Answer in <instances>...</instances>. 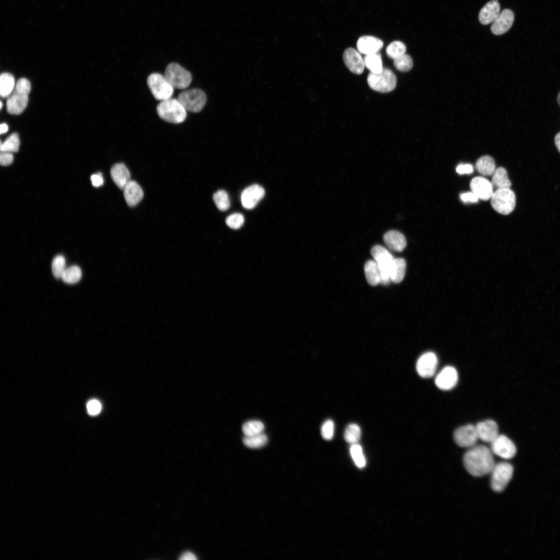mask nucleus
<instances>
[{
    "instance_id": "0eeeda50",
    "label": "nucleus",
    "mask_w": 560,
    "mask_h": 560,
    "mask_svg": "<svg viewBox=\"0 0 560 560\" xmlns=\"http://www.w3.org/2000/svg\"><path fill=\"white\" fill-rule=\"evenodd\" d=\"M147 81L151 93L157 100L162 101L171 98L173 95L175 89L164 75L153 73L148 77Z\"/></svg>"
},
{
    "instance_id": "7ed1b4c3",
    "label": "nucleus",
    "mask_w": 560,
    "mask_h": 560,
    "mask_svg": "<svg viewBox=\"0 0 560 560\" xmlns=\"http://www.w3.org/2000/svg\"><path fill=\"white\" fill-rule=\"evenodd\" d=\"M367 82L372 90L381 93H388L396 89L397 78L391 70L383 68L379 73H370L367 77Z\"/></svg>"
},
{
    "instance_id": "de8ad7c7",
    "label": "nucleus",
    "mask_w": 560,
    "mask_h": 560,
    "mask_svg": "<svg viewBox=\"0 0 560 560\" xmlns=\"http://www.w3.org/2000/svg\"><path fill=\"white\" fill-rule=\"evenodd\" d=\"M460 198L464 202H477L479 200L478 196L472 192L462 194Z\"/></svg>"
},
{
    "instance_id": "49530a36",
    "label": "nucleus",
    "mask_w": 560,
    "mask_h": 560,
    "mask_svg": "<svg viewBox=\"0 0 560 560\" xmlns=\"http://www.w3.org/2000/svg\"><path fill=\"white\" fill-rule=\"evenodd\" d=\"M456 171L460 175L471 174L473 172V168L470 164H461L458 166Z\"/></svg>"
},
{
    "instance_id": "4468645a",
    "label": "nucleus",
    "mask_w": 560,
    "mask_h": 560,
    "mask_svg": "<svg viewBox=\"0 0 560 560\" xmlns=\"http://www.w3.org/2000/svg\"><path fill=\"white\" fill-rule=\"evenodd\" d=\"M344 64L348 69L356 74L363 73L365 67L364 58L361 53L353 48H348L343 55Z\"/></svg>"
},
{
    "instance_id": "58836bf2",
    "label": "nucleus",
    "mask_w": 560,
    "mask_h": 560,
    "mask_svg": "<svg viewBox=\"0 0 560 560\" xmlns=\"http://www.w3.org/2000/svg\"><path fill=\"white\" fill-rule=\"evenodd\" d=\"M394 66L399 71L408 72L413 67V60L409 55L405 54L394 60Z\"/></svg>"
},
{
    "instance_id": "9b49d317",
    "label": "nucleus",
    "mask_w": 560,
    "mask_h": 560,
    "mask_svg": "<svg viewBox=\"0 0 560 560\" xmlns=\"http://www.w3.org/2000/svg\"><path fill=\"white\" fill-rule=\"evenodd\" d=\"M438 359L433 352H426L422 355L417 361L416 369L419 375L424 378L433 377L438 366Z\"/></svg>"
},
{
    "instance_id": "9d476101",
    "label": "nucleus",
    "mask_w": 560,
    "mask_h": 560,
    "mask_svg": "<svg viewBox=\"0 0 560 560\" xmlns=\"http://www.w3.org/2000/svg\"><path fill=\"white\" fill-rule=\"evenodd\" d=\"M453 437L457 445L462 448H471L476 445L479 440L476 427L471 424L458 428Z\"/></svg>"
},
{
    "instance_id": "79ce46f5",
    "label": "nucleus",
    "mask_w": 560,
    "mask_h": 560,
    "mask_svg": "<svg viewBox=\"0 0 560 560\" xmlns=\"http://www.w3.org/2000/svg\"><path fill=\"white\" fill-rule=\"evenodd\" d=\"M335 425L331 420L326 421L321 428V434L324 439L331 440L334 434Z\"/></svg>"
},
{
    "instance_id": "a211bd4d",
    "label": "nucleus",
    "mask_w": 560,
    "mask_h": 560,
    "mask_svg": "<svg viewBox=\"0 0 560 560\" xmlns=\"http://www.w3.org/2000/svg\"><path fill=\"white\" fill-rule=\"evenodd\" d=\"M383 47V41L372 36H362L357 42L358 51L365 55L377 53Z\"/></svg>"
},
{
    "instance_id": "603ef678",
    "label": "nucleus",
    "mask_w": 560,
    "mask_h": 560,
    "mask_svg": "<svg viewBox=\"0 0 560 560\" xmlns=\"http://www.w3.org/2000/svg\"><path fill=\"white\" fill-rule=\"evenodd\" d=\"M9 130V127L7 123H3L0 126V133L4 134L6 133Z\"/></svg>"
},
{
    "instance_id": "a878e982",
    "label": "nucleus",
    "mask_w": 560,
    "mask_h": 560,
    "mask_svg": "<svg viewBox=\"0 0 560 560\" xmlns=\"http://www.w3.org/2000/svg\"><path fill=\"white\" fill-rule=\"evenodd\" d=\"M406 271V263L403 258H395L390 269L391 281L399 283L404 279Z\"/></svg>"
},
{
    "instance_id": "c03bdc74",
    "label": "nucleus",
    "mask_w": 560,
    "mask_h": 560,
    "mask_svg": "<svg viewBox=\"0 0 560 560\" xmlns=\"http://www.w3.org/2000/svg\"><path fill=\"white\" fill-rule=\"evenodd\" d=\"M87 408L90 414L95 416L100 412L102 409V406L98 401L93 400L88 403Z\"/></svg>"
},
{
    "instance_id": "4c0bfd02",
    "label": "nucleus",
    "mask_w": 560,
    "mask_h": 560,
    "mask_svg": "<svg viewBox=\"0 0 560 560\" xmlns=\"http://www.w3.org/2000/svg\"><path fill=\"white\" fill-rule=\"evenodd\" d=\"M66 265V261L64 256L58 255L54 258L52 268L53 275L56 278H61L63 273L67 268Z\"/></svg>"
},
{
    "instance_id": "20e7f679",
    "label": "nucleus",
    "mask_w": 560,
    "mask_h": 560,
    "mask_svg": "<svg viewBox=\"0 0 560 560\" xmlns=\"http://www.w3.org/2000/svg\"><path fill=\"white\" fill-rule=\"evenodd\" d=\"M371 254L377 264L381 282L383 284L389 283L391 280L390 269L395 258L388 251L380 245L375 246Z\"/></svg>"
},
{
    "instance_id": "6ab92c4d",
    "label": "nucleus",
    "mask_w": 560,
    "mask_h": 560,
    "mask_svg": "<svg viewBox=\"0 0 560 560\" xmlns=\"http://www.w3.org/2000/svg\"><path fill=\"white\" fill-rule=\"evenodd\" d=\"M476 427L479 439L484 442L491 443L499 435L498 426L493 420L481 422Z\"/></svg>"
},
{
    "instance_id": "2eb2a0df",
    "label": "nucleus",
    "mask_w": 560,
    "mask_h": 560,
    "mask_svg": "<svg viewBox=\"0 0 560 560\" xmlns=\"http://www.w3.org/2000/svg\"><path fill=\"white\" fill-rule=\"evenodd\" d=\"M470 188L479 199L487 201L491 199L494 190L492 183L484 177H478L472 179Z\"/></svg>"
},
{
    "instance_id": "412c9836",
    "label": "nucleus",
    "mask_w": 560,
    "mask_h": 560,
    "mask_svg": "<svg viewBox=\"0 0 560 560\" xmlns=\"http://www.w3.org/2000/svg\"><path fill=\"white\" fill-rule=\"evenodd\" d=\"M123 190L125 200L129 206L136 205L143 197L144 193L141 188L135 181H129Z\"/></svg>"
},
{
    "instance_id": "ddd939ff",
    "label": "nucleus",
    "mask_w": 560,
    "mask_h": 560,
    "mask_svg": "<svg viewBox=\"0 0 560 560\" xmlns=\"http://www.w3.org/2000/svg\"><path fill=\"white\" fill-rule=\"evenodd\" d=\"M458 381V374L455 368L446 366L437 375L435 382L442 390L448 391L455 386Z\"/></svg>"
},
{
    "instance_id": "f257e3e1",
    "label": "nucleus",
    "mask_w": 560,
    "mask_h": 560,
    "mask_svg": "<svg viewBox=\"0 0 560 560\" xmlns=\"http://www.w3.org/2000/svg\"><path fill=\"white\" fill-rule=\"evenodd\" d=\"M493 454L491 450L485 446H473L464 456V466L472 476L483 477L488 475L495 465Z\"/></svg>"
},
{
    "instance_id": "3c124183",
    "label": "nucleus",
    "mask_w": 560,
    "mask_h": 560,
    "mask_svg": "<svg viewBox=\"0 0 560 560\" xmlns=\"http://www.w3.org/2000/svg\"><path fill=\"white\" fill-rule=\"evenodd\" d=\"M554 142L557 150L560 153V132L556 135L554 139Z\"/></svg>"
},
{
    "instance_id": "5fc2aeb1",
    "label": "nucleus",
    "mask_w": 560,
    "mask_h": 560,
    "mask_svg": "<svg viewBox=\"0 0 560 560\" xmlns=\"http://www.w3.org/2000/svg\"><path fill=\"white\" fill-rule=\"evenodd\" d=\"M0 104H1V107H0V108L2 109V108H3V103H2V102H1V103H0Z\"/></svg>"
},
{
    "instance_id": "6e6552de",
    "label": "nucleus",
    "mask_w": 560,
    "mask_h": 560,
    "mask_svg": "<svg viewBox=\"0 0 560 560\" xmlns=\"http://www.w3.org/2000/svg\"><path fill=\"white\" fill-rule=\"evenodd\" d=\"M513 472V466L508 463L495 464L490 473L492 490L496 492L503 491L511 480Z\"/></svg>"
},
{
    "instance_id": "bb28decb",
    "label": "nucleus",
    "mask_w": 560,
    "mask_h": 560,
    "mask_svg": "<svg viewBox=\"0 0 560 560\" xmlns=\"http://www.w3.org/2000/svg\"><path fill=\"white\" fill-rule=\"evenodd\" d=\"M493 190L510 188L511 183L509 179L508 173L505 169L500 167L496 169L492 180Z\"/></svg>"
},
{
    "instance_id": "09e8293b",
    "label": "nucleus",
    "mask_w": 560,
    "mask_h": 560,
    "mask_svg": "<svg viewBox=\"0 0 560 560\" xmlns=\"http://www.w3.org/2000/svg\"><path fill=\"white\" fill-rule=\"evenodd\" d=\"M91 181L93 185L96 188L101 186L104 184L103 177L101 173L93 175L91 176Z\"/></svg>"
},
{
    "instance_id": "393cba45",
    "label": "nucleus",
    "mask_w": 560,
    "mask_h": 560,
    "mask_svg": "<svg viewBox=\"0 0 560 560\" xmlns=\"http://www.w3.org/2000/svg\"><path fill=\"white\" fill-rule=\"evenodd\" d=\"M475 167L479 173L484 176H493L496 170L494 159L487 155L481 157L476 162Z\"/></svg>"
},
{
    "instance_id": "a18cd8bd",
    "label": "nucleus",
    "mask_w": 560,
    "mask_h": 560,
    "mask_svg": "<svg viewBox=\"0 0 560 560\" xmlns=\"http://www.w3.org/2000/svg\"><path fill=\"white\" fill-rule=\"evenodd\" d=\"M14 160V156L11 153L2 152L0 155V163L2 165L7 166L11 164Z\"/></svg>"
},
{
    "instance_id": "39448f33",
    "label": "nucleus",
    "mask_w": 560,
    "mask_h": 560,
    "mask_svg": "<svg viewBox=\"0 0 560 560\" xmlns=\"http://www.w3.org/2000/svg\"><path fill=\"white\" fill-rule=\"evenodd\" d=\"M491 205L499 213L509 215L514 210L516 197L510 188L501 189L494 192L491 198Z\"/></svg>"
},
{
    "instance_id": "72a5a7b5",
    "label": "nucleus",
    "mask_w": 560,
    "mask_h": 560,
    "mask_svg": "<svg viewBox=\"0 0 560 560\" xmlns=\"http://www.w3.org/2000/svg\"><path fill=\"white\" fill-rule=\"evenodd\" d=\"M268 441L267 437L263 433L251 437H245L243 441L247 447L257 449L265 446Z\"/></svg>"
},
{
    "instance_id": "c9c22d12",
    "label": "nucleus",
    "mask_w": 560,
    "mask_h": 560,
    "mask_svg": "<svg viewBox=\"0 0 560 560\" xmlns=\"http://www.w3.org/2000/svg\"><path fill=\"white\" fill-rule=\"evenodd\" d=\"M20 140L17 133L12 134L6 140L1 142V152L16 153L19 151Z\"/></svg>"
},
{
    "instance_id": "7c9ffc66",
    "label": "nucleus",
    "mask_w": 560,
    "mask_h": 560,
    "mask_svg": "<svg viewBox=\"0 0 560 560\" xmlns=\"http://www.w3.org/2000/svg\"><path fill=\"white\" fill-rule=\"evenodd\" d=\"M265 426L260 421L252 420L245 423L242 426V431L245 437H251L263 433Z\"/></svg>"
},
{
    "instance_id": "2f4dec72",
    "label": "nucleus",
    "mask_w": 560,
    "mask_h": 560,
    "mask_svg": "<svg viewBox=\"0 0 560 560\" xmlns=\"http://www.w3.org/2000/svg\"><path fill=\"white\" fill-rule=\"evenodd\" d=\"M81 277L80 268L77 266H72L66 269L61 279L66 283L74 284L78 282Z\"/></svg>"
},
{
    "instance_id": "f8f14e48",
    "label": "nucleus",
    "mask_w": 560,
    "mask_h": 560,
    "mask_svg": "<svg viewBox=\"0 0 560 560\" xmlns=\"http://www.w3.org/2000/svg\"><path fill=\"white\" fill-rule=\"evenodd\" d=\"M491 450L493 454L506 460L512 459L516 453L514 443L503 435H499L491 443Z\"/></svg>"
},
{
    "instance_id": "f3484780",
    "label": "nucleus",
    "mask_w": 560,
    "mask_h": 560,
    "mask_svg": "<svg viewBox=\"0 0 560 560\" xmlns=\"http://www.w3.org/2000/svg\"><path fill=\"white\" fill-rule=\"evenodd\" d=\"M514 19V15L511 10L509 9L503 10L493 23L491 27L492 32L496 35L506 33L511 27Z\"/></svg>"
},
{
    "instance_id": "c85d7f7f",
    "label": "nucleus",
    "mask_w": 560,
    "mask_h": 560,
    "mask_svg": "<svg viewBox=\"0 0 560 560\" xmlns=\"http://www.w3.org/2000/svg\"><path fill=\"white\" fill-rule=\"evenodd\" d=\"M364 271L367 281L369 285L374 286L380 283L379 268L377 263L374 260L366 262Z\"/></svg>"
},
{
    "instance_id": "aec40b11",
    "label": "nucleus",
    "mask_w": 560,
    "mask_h": 560,
    "mask_svg": "<svg viewBox=\"0 0 560 560\" xmlns=\"http://www.w3.org/2000/svg\"><path fill=\"white\" fill-rule=\"evenodd\" d=\"M28 100V95L14 91L13 94L7 101V108L8 112L13 115L21 114L26 108Z\"/></svg>"
},
{
    "instance_id": "e433bc0d",
    "label": "nucleus",
    "mask_w": 560,
    "mask_h": 560,
    "mask_svg": "<svg viewBox=\"0 0 560 560\" xmlns=\"http://www.w3.org/2000/svg\"><path fill=\"white\" fill-rule=\"evenodd\" d=\"M213 199L215 205L222 211H226L230 207L229 197L225 191L221 190L215 193Z\"/></svg>"
},
{
    "instance_id": "f704fd0d",
    "label": "nucleus",
    "mask_w": 560,
    "mask_h": 560,
    "mask_svg": "<svg viewBox=\"0 0 560 560\" xmlns=\"http://www.w3.org/2000/svg\"><path fill=\"white\" fill-rule=\"evenodd\" d=\"M361 437V430L356 424H351L348 426L344 433V439L352 445L357 444L360 441Z\"/></svg>"
},
{
    "instance_id": "cd10ccee",
    "label": "nucleus",
    "mask_w": 560,
    "mask_h": 560,
    "mask_svg": "<svg viewBox=\"0 0 560 560\" xmlns=\"http://www.w3.org/2000/svg\"><path fill=\"white\" fill-rule=\"evenodd\" d=\"M15 88V78L9 73H3L0 77V95L3 98L9 97Z\"/></svg>"
},
{
    "instance_id": "a19ab883",
    "label": "nucleus",
    "mask_w": 560,
    "mask_h": 560,
    "mask_svg": "<svg viewBox=\"0 0 560 560\" xmlns=\"http://www.w3.org/2000/svg\"><path fill=\"white\" fill-rule=\"evenodd\" d=\"M244 222V218L240 213H235L229 217L226 223L230 228L237 230L241 228Z\"/></svg>"
},
{
    "instance_id": "423d86ee",
    "label": "nucleus",
    "mask_w": 560,
    "mask_h": 560,
    "mask_svg": "<svg viewBox=\"0 0 560 560\" xmlns=\"http://www.w3.org/2000/svg\"><path fill=\"white\" fill-rule=\"evenodd\" d=\"M164 76L172 87L179 90L188 88L192 80L190 72L176 63L167 67Z\"/></svg>"
},
{
    "instance_id": "4be33fe9",
    "label": "nucleus",
    "mask_w": 560,
    "mask_h": 560,
    "mask_svg": "<svg viewBox=\"0 0 560 560\" xmlns=\"http://www.w3.org/2000/svg\"><path fill=\"white\" fill-rule=\"evenodd\" d=\"M500 5L496 0L487 3L481 10L479 14L480 23L487 25L493 23L500 14Z\"/></svg>"
},
{
    "instance_id": "473e14b6",
    "label": "nucleus",
    "mask_w": 560,
    "mask_h": 560,
    "mask_svg": "<svg viewBox=\"0 0 560 560\" xmlns=\"http://www.w3.org/2000/svg\"><path fill=\"white\" fill-rule=\"evenodd\" d=\"M406 47L401 41H394L387 46L386 49L387 55L390 58L396 59L405 54Z\"/></svg>"
},
{
    "instance_id": "c756f323",
    "label": "nucleus",
    "mask_w": 560,
    "mask_h": 560,
    "mask_svg": "<svg viewBox=\"0 0 560 560\" xmlns=\"http://www.w3.org/2000/svg\"><path fill=\"white\" fill-rule=\"evenodd\" d=\"M364 60L365 67L370 73H379L383 70L382 57L379 53L365 55Z\"/></svg>"
},
{
    "instance_id": "f03ea898",
    "label": "nucleus",
    "mask_w": 560,
    "mask_h": 560,
    "mask_svg": "<svg viewBox=\"0 0 560 560\" xmlns=\"http://www.w3.org/2000/svg\"><path fill=\"white\" fill-rule=\"evenodd\" d=\"M159 116L165 121L180 123L186 118L187 111L178 99L170 98L162 101L157 108Z\"/></svg>"
},
{
    "instance_id": "b1692460",
    "label": "nucleus",
    "mask_w": 560,
    "mask_h": 560,
    "mask_svg": "<svg viewBox=\"0 0 560 560\" xmlns=\"http://www.w3.org/2000/svg\"><path fill=\"white\" fill-rule=\"evenodd\" d=\"M383 240L387 247L396 252L403 251L407 245L405 236L396 231H391L385 233Z\"/></svg>"
},
{
    "instance_id": "5701e85b",
    "label": "nucleus",
    "mask_w": 560,
    "mask_h": 560,
    "mask_svg": "<svg viewBox=\"0 0 560 560\" xmlns=\"http://www.w3.org/2000/svg\"><path fill=\"white\" fill-rule=\"evenodd\" d=\"M111 176L115 184L120 189H123L131 181L130 172L123 163L114 164L111 170Z\"/></svg>"
},
{
    "instance_id": "8fccbe9b",
    "label": "nucleus",
    "mask_w": 560,
    "mask_h": 560,
    "mask_svg": "<svg viewBox=\"0 0 560 560\" xmlns=\"http://www.w3.org/2000/svg\"><path fill=\"white\" fill-rule=\"evenodd\" d=\"M179 559L181 560H196L197 557L194 553L188 551L182 553Z\"/></svg>"
},
{
    "instance_id": "ea45409f",
    "label": "nucleus",
    "mask_w": 560,
    "mask_h": 560,
    "mask_svg": "<svg viewBox=\"0 0 560 560\" xmlns=\"http://www.w3.org/2000/svg\"><path fill=\"white\" fill-rule=\"evenodd\" d=\"M350 452L357 466L360 468L365 467L366 460L361 446L358 444L352 445L350 449Z\"/></svg>"
},
{
    "instance_id": "37998d69",
    "label": "nucleus",
    "mask_w": 560,
    "mask_h": 560,
    "mask_svg": "<svg viewBox=\"0 0 560 560\" xmlns=\"http://www.w3.org/2000/svg\"><path fill=\"white\" fill-rule=\"evenodd\" d=\"M31 89V84L26 78L19 79L17 82L14 91L21 93L29 95Z\"/></svg>"
},
{
    "instance_id": "dca6fc26",
    "label": "nucleus",
    "mask_w": 560,
    "mask_h": 560,
    "mask_svg": "<svg viewBox=\"0 0 560 560\" xmlns=\"http://www.w3.org/2000/svg\"><path fill=\"white\" fill-rule=\"evenodd\" d=\"M265 190L257 184L251 185L245 189L241 195V202L243 207L247 209L254 208L265 196Z\"/></svg>"
},
{
    "instance_id": "864d4df0",
    "label": "nucleus",
    "mask_w": 560,
    "mask_h": 560,
    "mask_svg": "<svg viewBox=\"0 0 560 560\" xmlns=\"http://www.w3.org/2000/svg\"><path fill=\"white\" fill-rule=\"evenodd\" d=\"M557 102H558V105L560 106V92L559 93V94L557 96Z\"/></svg>"
},
{
    "instance_id": "1a4fd4ad",
    "label": "nucleus",
    "mask_w": 560,
    "mask_h": 560,
    "mask_svg": "<svg viewBox=\"0 0 560 560\" xmlns=\"http://www.w3.org/2000/svg\"><path fill=\"white\" fill-rule=\"evenodd\" d=\"M186 111L197 113L201 111L206 102L205 94L199 89H193L181 93L178 99Z\"/></svg>"
}]
</instances>
